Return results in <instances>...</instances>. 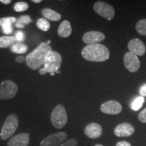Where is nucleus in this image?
<instances>
[{
  "instance_id": "obj_22",
  "label": "nucleus",
  "mask_w": 146,
  "mask_h": 146,
  "mask_svg": "<svg viewBox=\"0 0 146 146\" xmlns=\"http://www.w3.org/2000/svg\"><path fill=\"white\" fill-rule=\"evenodd\" d=\"M36 27L40 30L43 31H47L50 28V24L48 21H47L45 18H39L36 21Z\"/></svg>"
},
{
  "instance_id": "obj_25",
  "label": "nucleus",
  "mask_w": 146,
  "mask_h": 146,
  "mask_svg": "<svg viewBox=\"0 0 146 146\" xmlns=\"http://www.w3.org/2000/svg\"><path fill=\"white\" fill-rule=\"evenodd\" d=\"M29 4L26 2H23V1H20V2L16 3L14 5V11L17 12H25L28 10Z\"/></svg>"
},
{
  "instance_id": "obj_9",
  "label": "nucleus",
  "mask_w": 146,
  "mask_h": 146,
  "mask_svg": "<svg viewBox=\"0 0 146 146\" xmlns=\"http://www.w3.org/2000/svg\"><path fill=\"white\" fill-rule=\"evenodd\" d=\"M100 110L106 114H118L123 110V106L119 102L115 100H110L102 104Z\"/></svg>"
},
{
  "instance_id": "obj_14",
  "label": "nucleus",
  "mask_w": 146,
  "mask_h": 146,
  "mask_svg": "<svg viewBox=\"0 0 146 146\" xmlns=\"http://www.w3.org/2000/svg\"><path fill=\"white\" fill-rule=\"evenodd\" d=\"M29 142L30 134L28 133H24L16 135L10 138L7 146H28Z\"/></svg>"
},
{
  "instance_id": "obj_23",
  "label": "nucleus",
  "mask_w": 146,
  "mask_h": 146,
  "mask_svg": "<svg viewBox=\"0 0 146 146\" xmlns=\"http://www.w3.org/2000/svg\"><path fill=\"white\" fill-rule=\"evenodd\" d=\"M136 30L141 35L146 36V19H142L136 24Z\"/></svg>"
},
{
  "instance_id": "obj_32",
  "label": "nucleus",
  "mask_w": 146,
  "mask_h": 146,
  "mask_svg": "<svg viewBox=\"0 0 146 146\" xmlns=\"http://www.w3.org/2000/svg\"><path fill=\"white\" fill-rule=\"evenodd\" d=\"M16 61L18 63H23L24 61H26V58H25L24 56H18L16 58Z\"/></svg>"
},
{
  "instance_id": "obj_28",
  "label": "nucleus",
  "mask_w": 146,
  "mask_h": 146,
  "mask_svg": "<svg viewBox=\"0 0 146 146\" xmlns=\"http://www.w3.org/2000/svg\"><path fill=\"white\" fill-rule=\"evenodd\" d=\"M138 119L142 123H146V108L142 110L139 113L138 116Z\"/></svg>"
},
{
  "instance_id": "obj_5",
  "label": "nucleus",
  "mask_w": 146,
  "mask_h": 146,
  "mask_svg": "<svg viewBox=\"0 0 146 146\" xmlns=\"http://www.w3.org/2000/svg\"><path fill=\"white\" fill-rule=\"evenodd\" d=\"M50 120L52 125L56 129H62L68 121V116L64 106L59 104L56 106L51 113Z\"/></svg>"
},
{
  "instance_id": "obj_33",
  "label": "nucleus",
  "mask_w": 146,
  "mask_h": 146,
  "mask_svg": "<svg viewBox=\"0 0 146 146\" xmlns=\"http://www.w3.org/2000/svg\"><path fill=\"white\" fill-rule=\"evenodd\" d=\"M0 2L2 3L3 4L8 5L10 4V3L12 2V1H11V0H0Z\"/></svg>"
},
{
  "instance_id": "obj_6",
  "label": "nucleus",
  "mask_w": 146,
  "mask_h": 146,
  "mask_svg": "<svg viewBox=\"0 0 146 146\" xmlns=\"http://www.w3.org/2000/svg\"><path fill=\"white\" fill-rule=\"evenodd\" d=\"M18 86L10 80H5L0 84V99L10 100L16 96L18 92Z\"/></svg>"
},
{
  "instance_id": "obj_20",
  "label": "nucleus",
  "mask_w": 146,
  "mask_h": 146,
  "mask_svg": "<svg viewBox=\"0 0 146 146\" xmlns=\"http://www.w3.org/2000/svg\"><path fill=\"white\" fill-rule=\"evenodd\" d=\"M27 50H28L27 45L21 42L14 43L11 46V51L15 54H25Z\"/></svg>"
},
{
  "instance_id": "obj_12",
  "label": "nucleus",
  "mask_w": 146,
  "mask_h": 146,
  "mask_svg": "<svg viewBox=\"0 0 146 146\" xmlns=\"http://www.w3.org/2000/svg\"><path fill=\"white\" fill-rule=\"evenodd\" d=\"M129 52L136 55L137 56H143L145 53V47L144 43L139 39H133L128 43Z\"/></svg>"
},
{
  "instance_id": "obj_13",
  "label": "nucleus",
  "mask_w": 146,
  "mask_h": 146,
  "mask_svg": "<svg viewBox=\"0 0 146 146\" xmlns=\"http://www.w3.org/2000/svg\"><path fill=\"white\" fill-rule=\"evenodd\" d=\"M114 132L116 136L119 137H126L132 135L135 132V129L130 123H124L116 126Z\"/></svg>"
},
{
  "instance_id": "obj_31",
  "label": "nucleus",
  "mask_w": 146,
  "mask_h": 146,
  "mask_svg": "<svg viewBox=\"0 0 146 146\" xmlns=\"http://www.w3.org/2000/svg\"><path fill=\"white\" fill-rule=\"evenodd\" d=\"M116 146H131V145L129 143V142L122 141L118 142V143L116 144Z\"/></svg>"
},
{
  "instance_id": "obj_29",
  "label": "nucleus",
  "mask_w": 146,
  "mask_h": 146,
  "mask_svg": "<svg viewBox=\"0 0 146 146\" xmlns=\"http://www.w3.org/2000/svg\"><path fill=\"white\" fill-rule=\"evenodd\" d=\"M2 28L3 32L6 35H10L13 32V28L12 26H6V27H3Z\"/></svg>"
},
{
  "instance_id": "obj_8",
  "label": "nucleus",
  "mask_w": 146,
  "mask_h": 146,
  "mask_svg": "<svg viewBox=\"0 0 146 146\" xmlns=\"http://www.w3.org/2000/svg\"><path fill=\"white\" fill-rule=\"evenodd\" d=\"M68 135L65 132H58L46 137L40 143L39 146H58L65 141Z\"/></svg>"
},
{
  "instance_id": "obj_35",
  "label": "nucleus",
  "mask_w": 146,
  "mask_h": 146,
  "mask_svg": "<svg viewBox=\"0 0 146 146\" xmlns=\"http://www.w3.org/2000/svg\"><path fill=\"white\" fill-rule=\"evenodd\" d=\"M95 146H104V145H102V144H97V145H96Z\"/></svg>"
},
{
  "instance_id": "obj_24",
  "label": "nucleus",
  "mask_w": 146,
  "mask_h": 146,
  "mask_svg": "<svg viewBox=\"0 0 146 146\" xmlns=\"http://www.w3.org/2000/svg\"><path fill=\"white\" fill-rule=\"evenodd\" d=\"M17 19L15 17H6L0 19V26L1 27L6 26H12V24L16 23Z\"/></svg>"
},
{
  "instance_id": "obj_15",
  "label": "nucleus",
  "mask_w": 146,
  "mask_h": 146,
  "mask_svg": "<svg viewBox=\"0 0 146 146\" xmlns=\"http://www.w3.org/2000/svg\"><path fill=\"white\" fill-rule=\"evenodd\" d=\"M102 127L100 124L91 123L87 125L85 128V135L90 139L99 138L102 135Z\"/></svg>"
},
{
  "instance_id": "obj_11",
  "label": "nucleus",
  "mask_w": 146,
  "mask_h": 146,
  "mask_svg": "<svg viewBox=\"0 0 146 146\" xmlns=\"http://www.w3.org/2000/svg\"><path fill=\"white\" fill-rule=\"evenodd\" d=\"M105 39V35L99 31H89L84 34L83 41L87 45L97 44Z\"/></svg>"
},
{
  "instance_id": "obj_34",
  "label": "nucleus",
  "mask_w": 146,
  "mask_h": 146,
  "mask_svg": "<svg viewBox=\"0 0 146 146\" xmlns=\"http://www.w3.org/2000/svg\"><path fill=\"white\" fill-rule=\"evenodd\" d=\"M33 2L34 3H41V0H33Z\"/></svg>"
},
{
  "instance_id": "obj_19",
  "label": "nucleus",
  "mask_w": 146,
  "mask_h": 146,
  "mask_svg": "<svg viewBox=\"0 0 146 146\" xmlns=\"http://www.w3.org/2000/svg\"><path fill=\"white\" fill-rule=\"evenodd\" d=\"M16 39L13 36H0V47L5 48L15 43Z\"/></svg>"
},
{
  "instance_id": "obj_21",
  "label": "nucleus",
  "mask_w": 146,
  "mask_h": 146,
  "mask_svg": "<svg viewBox=\"0 0 146 146\" xmlns=\"http://www.w3.org/2000/svg\"><path fill=\"white\" fill-rule=\"evenodd\" d=\"M144 101H145V99H144L143 97L139 96L137 98H136L132 102V103H131V109H132L133 110L137 111L138 110H139L141 108Z\"/></svg>"
},
{
  "instance_id": "obj_2",
  "label": "nucleus",
  "mask_w": 146,
  "mask_h": 146,
  "mask_svg": "<svg viewBox=\"0 0 146 146\" xmlns=\"http://www.w3.org/2000/svg\"><path fill=\"white\" fill-rule=\"evenodd\" d=\"M81 55L87 61L101 62L109 59L110 52L105 45L97 43L85 46L82 50Z\"/></svg>"
},
{
  "instance_id": "obj_16",
  "label": "nucleus",
  "mask_w": 146,
  "mask_h": 146,
  "mask_svg": "<svg viewBox=\"0 0 146 146\" xmlns=\"http://www.w3.org/2000/svg\"><path fill=\"white\" fill-rule=\"evenodd\" d=\"M58 33L60 36L63 38L68 37L72 33V27L70 22L64 21L60 24L58 29Z\"/></svg>"
},
{
  "instance_id": "obj_1",
  "label": "nucleus",
  "mask_w": 146,
  "mask_h": 146,
  "mask_svg": "<svg viewBox=\"0 0 146 146\" xmlns=\"http://www.w3.org/2000/svg\"><path fill=\"white\" fill-rule=\"evenodd\" d=\"M52 51V47L47 42H43L35 50L29 54L26 57V62L32 70H37L43 65L45 57L49 52Z\"/></svg>"
},
{
  "instance_id": "obj_17",
  "label": "nucleus",
  "mask_w": 146,
  "mask_h": 146,
  "mask_svg": "<svg viewBox=\"0 0 146 146\" xmlns=\"http://www.w3.org/2000/svg\"><path fill=\"white\" fill-rule=\"evenodd\" d=\"M41 14L46 19H48L51 21H59L62 18L61 14L50 8L43 9L41 10Z\"/></svg>"
},
{
  "instance_id": "obj_4",
  "label": "nucleus",
  "mask_w": 146,
  "mask_h": 146,
  "mask_svg": "<svg viewBox=\"0 0 146 146\" xmlns=\"http://www.w3.org/2000/svg\"><path fill=\"white\" fill-rule=\"evenodd\" d=\"M19 125V118L16 114H10L5 119L1 128L0 137L2 140L10 138L17 130Z\"/></svg>"
},
{
  "instance_id": "obj_10",
  "label": "nucleus",
  "mask_w": 146,
  "mask_h": 146,
  "mask_svg": "<svg viewBox=\"0 0 146 146\" xmlns=\"http://www.w3.org/2000/svg\"><path fill=\"white\" fill-rule=\"evenodd\" d=\"M124 64L126 68L131 72H137L140 67V61L137 56L129 52L124 56Z\"/></svg>"
},
{
  "instance_id": "obj_18",
  "label": "nucleus",
  "mask_w": 146,
  "mask_h": 146,
  "mask_svg": "<svg viewBox=\"0 0 146 146\" xmlns=\"http://www.w3.org/2000/svg\"><path fill=\"white\" fill-rule=\"evenodd\" d=\"M33 22L32 18L29 15L21 16L16 22L15 26L18 29H24L26 25H29Z\"/></svg>"
},
{
  "instance_id": "obj_30",
  "label": "nucleus",
  "mask_w": 146,
  "mask_h": 146,
  "mask_svg": "<svg viewBox=\"0 0 146 146\" xmlns=\"http://www.w3.org/2000/svg\"><path fill=\"white\" fill-rule=\"evenodd\" d=\"M139 93V94L141 95V96L142 97L146 96V83L143 84V85L140 87Z\"/></svg>"
},
{
  "instance_id": "obj_3",
  "label": "nucleus",
  "mask_w": 146,
  "mask_h": 146,
  "mask_svg": "<svg viewBox=\"0 0 146 146\" xmlns=\"http://www.w3.org/2000/svg\"><path fill=\"white\" fill-rule=\"evenodd\" d=\"M62 62V58L59 53L55 51H51L45 57L43 68L39 70V73L41 75H45L47 73H50L51 75H54L56 72H59Z\"/></svg>"
},
{
  "instance_id": "obj_26",
  "label": "nucleus",
  "mask_w": 146,
  "mask_h": 146,
  "mask_svg": "<svg viewBox=\"0 0 146 146\" xmlns=\"http://www.w3.org/2000/svg\"><path fill=\"white\" fill-rule=\"evenodd\" d=\"M78 141L75 139H70L66 140L64 141L60 145L58 146H77Z\"/></svg>"
},
{
  "instance_id": "obj_7",
  "label": "nucleus",
  "mask_w": 146,
  "mask_h": 146,
  "mask_svg": "<svg viewBox=\"0 0 146 146\" xmlns=\"http://www.w3.org/2000/svg\"><path fill=\"white\" fill-rule=\"evenodd\" d=\"M94 10L98 15L110 21L115 16L114 8L108 3L103 1H97L94 5Z\"/></svg>"
},
{
  "instance_id": "obj_27",
  "label": "nucleus",
  "mask_w": 146,
  "mask_h": 146,
  "mask_svg": "<svg viewBox=\"0 0 146 146\" xmlns=\"http://www.w3.org/2000/svg\"><path fill=\"white\" fill-rule=\"evenodd\" d=\"M14 37H15L16 41H19V42L23 41L25 39V33H24L23 31H18L16 32Z\"/></svg>"
}]
</instances>
